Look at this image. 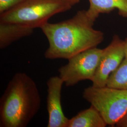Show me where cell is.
<instances>
[{"label": "cell", "instance_id": "cell-1", "mask_svg": "<svg viewBox=\"0 0 127 127\" xmlns=\"http://www.w3.org/2000/svg\"><path fill=\"white\" fill-rule=\"evenodd\" d=\"M95 20L87 10H82L67 20L46 23L40 28L49 43L44 53L46 59H68L97 47L104 40V34L93 28Z\"/></svg>", "mask_w": 127, "mask_h": 127}, {"label": "cell", "instance_id": "cell-2", "mask_svg": "<svg viewBox=\"0 0 127 127\" xmlns=\"http://www.w3.org/2000/svg\"><path fill=\"white\" fill-rule=\"evenodd\" d=\"M41 104L35 82L26 73H16L0 99V127H27Z\"/></svg>", "mask_w": 127, "mask_h": 127}, {"label": "cell", "instance_id": "cell-3", "mask_svg": "<svg viewBox=\"0 0 127 127\" xmlns=\"http://www.w3.org/2000/svg\"><path fill=\"white\" fill-rule=\"evenodd\" d=\"M72 7L65 0H24L0 14V22L18 24L34 29L41 28L51 17Z\"/></svg>", "mask_w": 127, "mask_h": 127}, {"label": "cell", "instance_id": "cell-4", "mask_svg": "<svg viewBox=\"0 0 127 127\" xmlns=\"http://www.w3.org/2000/svg\"><path fill=\"white\" fill-rule=\"evenodd\" d=\"M82 96L97 109L107 125H115L127 111V90L91 86L84 90Z\"/></svg>", "mask_w": 127, "mask_h": 127}, {"label": "cell", "instance_id": "cell-5", "mask_svg": "<svg viewBox=\"0 0 127 127\" xmlns=\"http://www.w3.org/2000/svg\"><path fill=\"white\" fill-rule=\"evenodd\" d=\"M103 49L97 47L85 50L69 59L59 69V77L67 87L84 80L92 81L99 63Z\"/></svg>", "mask_w": 127, "mask_h": 127}, {"label": "cell", "instance_id": "cell-6", "mask_svg": "<svg viewBox=\"0 0 127 127\" xmlns=\"http://www.w3.org/2000/svg\"><path fill=\"white\" fill-rule=\"evenodd\" d=\"M125 58L124 40L114 35L110 43L103 49L92 86H106L110 76L119 67Z\"/></svg>", "mask_w": 127, "mask_h": 127}, {"label": "cell", "instance_id": "cell-7", "mask_svg": "<svg viewBox=\"0 0 127 127\" xmlns=\"http://www.w3.org/2000/svg\"><path fill=\"white\" fill-rule=\"evenodd\" d=\"M64 84L59 76H52L47 82L48 127H67L69 119L64 113L61 105V91Z\"/></svg>", "mask_w": 127, "mask_h": 127}, {"label": "cell", "instance_id": "cell-8", "mask_svg": "<svg viewBox=\"0 0 127 127\" xmlns=\"http://www.w3.org/2000/svg\"><path fill=\"white\" fill-rule=\"evenodd\" d=\"M33 29L15 23L0 22V49L3 50L15 41L31 35Z\"/></svg>", "mask_w": 127, "mask_h": 127}, {"label": "cell", "instance_id": "cell-9", "mask_svg": "<svg viewBox=\"0 0 127 127\" xmlns=\"http://www.w3.org/2000/svg\"><path fill=\"white\" fill-rule=\"evenodd\" d=\"M90 7L87 10L91 16L96 19L100 14L108 13L114 9L118 14L127 18V0H89Z\"/></svg>", "mask_w": 127, "mask_h": 127}, {"label": "cell", "instance_id": "cell-10", "mask_svg": "<svg viewBox=\"0 0 127 127\" xmlns=\"http://www.w3.org/2000/svg\"><path fill=\"white\" fill-rule=\"evenodd\" d=\"M107 125L99 112L91 105L90 108L81 111L69 119L67 127H105Z\"/></svg>", "mask_w": 127, "mask_h": 127}, {"label": "cell", "instance_id": "cell-11", "mask_svg": "<svg viewBox=\"0 0 127 127\" xmlns=\"http://www.w3.org/2000/svg\"><path fill=\"white\" fill-rule=\"evenodd\" d=\"M106 86L127 90V59H124L119 67L111 74Z\"/></svg>", "mask_w": 127, "mask_h": 127}, {"label": "cell", "instance_id": "cell-12", "mask_svg": "<svg viewBox=\"0 0 127 127\" xmlns=\"http://www.w3.org/2000/svg\"><path fill=\"white\" fill-rule=\"evenodd\" d=\"M24 0H0V14L14 8Z\"/></svg>", "mask_w": 127, "mask_h": 127}, {"label": "cell", "instance_id": "cell-13", "mask_svg": "<svg viewBox=\"0 0 127 127\" xmlns=\"http://www.w3.org/2000/svg\"><path fill=\"white\" fill-rule=\"evenodd\" d=\"M115 125L118 127H127V111Z\"/></svg>", "mask_w": 127, "mask_h": 127}, {"label": "cell", "instance_id": "cell-14", "mask_svg": "<svg viewBox=\"0 0 127 127\" xmlns=\"http://www.w3.org/2000/svg\"><path fill=\"white\" fill-rule=\"evenodd\" d=\"M124 51H125V59H127V37L124 40Z\"/></svg>", "mask_w": 127, "mask_h": 127}, {"label": "cell", "instance_id": "cell-15", "mask_svg": "<svg viewBox=\"0 0 127 127\" xmlns=\"http://www.w3.org/2000/svg\"><path fill=\"white\" fill-rule=\"evenodd\" d=\"M65 0L68 1V2L71 3L73 6L77 4L80 1V0Z\"/></svg>", "mask_w": 127, "mask_h": 127}]
</instances>
